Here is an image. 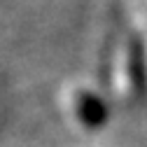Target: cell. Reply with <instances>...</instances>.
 <instances>
[{
	"mask_svg": "<svg viewBox=\"0 0 147 147\" xmlns=\"http://www.w3.org/2000/svg\"><path fill=\"white\" fill-rule=\"evenodd\" d=\"M65 112L70 121L84 128V131H96V128L105 121V105L100 98L84 86H75L68 91L65 96Z\"/></svg>",
	"mask_w": 147,
	"mask_h": 147,
	"instance_id": "obj_1",
	"label": "cell"
}]
</instances>
